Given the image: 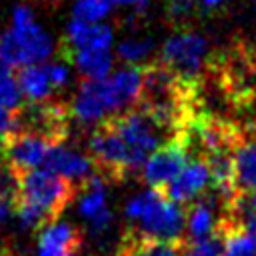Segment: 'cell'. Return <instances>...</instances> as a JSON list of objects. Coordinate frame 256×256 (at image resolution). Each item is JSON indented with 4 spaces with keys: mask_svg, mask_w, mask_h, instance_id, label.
<instances>
[{
    "mask_svg": "<svg viewBox=\"0 0 256 256\" xmlns=\"http://www.w3.org/2000/svg\"><path fill=\"white\" fill-rule=\"evenodd\" d=\"M112 12L110 0H74L72 4V20L102 24V20Z\"/></svg>",
    "mask_w": 256,
    "mask_h": 256,
    "instance_id": "cell-23",
    "label": "cell"
},
{
    "mask_svg": "<svg viewBox=\"0 0 256 256\" xmlns=\"http://www.w3.org/2000/svg\"><path fill=\"white\" fill-rule=\"evenodd\" d=\"M100 82V94L104 98L110 118L120 116L140 104L144 88V68L142 66H122L112 70V74Z\"/></svg>",
    "mask_w": 256,
    "mask_h": 256,
    "instance_id": "cell-6",
    "label": "cell"
},
{
    "mask_svg": "<svg viewBox=\"0 0 256 256\" xmlns=\"http://www.w3.org/2000/svg\"><path fill=\"white\" fill-rule=\"evenodd\" d=\"M22 108H24V96L18 88L16 76L12 74V68L4 64L0 68V110L18 114Z\"/></svg>",
    "mask_w": 256,
    "mask_h": 256,
    "instance_id": "cell-21",
    "label": "cell"
},
{
    "mask_svg": "<svg viewBox=\"0 0 256 256\" xmlns=\"http://www.w3.org/2000/svg\"><path fill=\"white\" fill-rule=\"evenodd\" d=\"M54 52L52 36L34 18L28 4H16L12 26L0 36V60L10 68H24L46 62Z\"/></svg>",
    "mask_w": 256,
    "mask_h": 256,
    "instance_id": "cell-2",
    "label": "cell"
},
{
    "mask_svg": "<svg viewBox=\"0 0 256 256\" xmlns=\"http://www.w3.org/2000/svg\"><path fill=\"white\" fill-rule=\"evenodd\" d=\"M222 256H256V234L224 220L222 224Z\"/></svg>",
    "mask_w": 256,
    "mask_h": 256,
    "instance_id": "cell-20",
    "label": "cell"
},
{
    "mask_svg": "<svg viewBox=\"0 0 256 256\" xmlns=\"http://www.w3.org/2000/svg\"><path fill=\"white\" fill-rule=\"evenodd\" d=\"M124 218L134 230V240L178 244L186 232V212L182 206L152 188L134 194L124 204Z\"/></svg>",
    "mask_w": 256,
    "mask_h": 256,
    "instance_id": "cell-1",
    "label": "cell"
},
{
    "mask_svg": "<svg viewBox=\"0 0 256 256\" xmlns=\"http://www.w3.org/2000/svg\"><path fill=\"white\" fill-rule=\"evenodd\" d=\"M2 66H4V62H2V60H0V68H2Z\"/></svg>",
    "mask_w": 256,
    "mask_h": 256,
    "instance_id": "cell-31",
    "label": "cell"
},
{
    "mask_svg": "<svg viewBox=\"0 0 256 256\" xmlns=\"http://www.w3.org/2000/svg\"><path fill=\"white\" fill-rule=\"evenodd\" d=\"M188 150H190V146L186 144V138L182 132L180 136H176L174 140H170L162 148H158L154 154H150L148 160L140 168L144 184H148V188H152V190L166 188L180 174V170L188 164V160H190Z\"/></svg>",
    "mask_w": 256,
    "mask_h": 256,
    "instance_id": "cell-9",
    "label": "cell"
},
{
    "mask_svg": "<svg viewBox=\"0 0 256 256\" xmlns=\"http://www.w3.org/2000/svg\"><path fill=\"white\" fill-rule=\"evenodd\" d=\"M74 186L46 168H38L20 176L18 202L38 210L48 222L58 220L62 210L74 198Z\"/></svg>",
    "mask_w": 256,
    "mask_h": 256,
    "instance_id": "cell-4",
    "label": "cell"
},
{
    "mask_svg": "<svg viewBox=\"0 0 256 256\" xmlns=\"http://www.w3.org/2000/svg\"><path fill=\"white\" fill-rule=\"evenodd\" d=\"M70 60H74L78 72L84 76V80H104L112 74L114 56L110 50H72Z\"/></svg>",
    "mask_w": 256,
    "mask_h": 256,
    "instance_id": "cell-19",
    "label": "cell"
},
{
    "mask_svg": "<svg viewBox=\"0 0 256 256\" xmlns=\"http://www.w3.org/2000/svg\"><path fill=\"white\" fill-rule=\"evenodd\" d=\"M180 256H222V232L206 240L188 242L180 248Z\"/></svg>",
    "mask_w": 256,
    "mask_h": 256,
    "instance_id": "cell-25",
    "label": "cell"
},
{
    "mask_svg": "<svg viewBox=\"0 0 256 256\" xmlns=\"http://www.w3.org/2000/svg\"><path fill=\"white\" fill-rule=\"evenodd\" d=\"M208 56V42L198 32H176L160 50V64L180 80L192 82L200 76Z\"/></svg>",
    "mask_w": 256,
    "mask_h": 256,
    "instance_id": "cell-5",
    "label": "cell"
},
{
    "mask_svg": "<svg viewBox=\"0 0 256 256\" xmlns=\"http://www.w3.org/2000/svg\"><path fill=\"white\" fill-rule=\"evenodd\" d=\"M210 186H212V176L206 160L190 158L188 164L180 170V174L164 188V196L178 206H186V204L190 206L192 202L202 198Z\"/></svg>",
    "mask_w": 256,
    "mask_h": 256,
    "instance_id": "cell-12",
    "label": "cell"
},
{
    "mask_svg": "<svg viewBox=\"0 0 256 256\" xmlns=\"http://www.w3.org/2000/svg\"><path fill=\"white\" fill-rule=\"evenodd\" d=\"M46 70H48V76H50V82H52L54 90L68 86V82H70V66H68V62L64 58H56V60L48 62Z\"/></svg>",
    "mask_w": 256,
    "mask_h": 256,
    "instance_id": "cell-26",
    "label": "cell"
},
{
    "mask_svg": "<svg viewBox=\"0 0 256 256\" xmlns=\"http://www.w3.org/2000/svg\"><path fill=\"white\" fill-rule=\"evenodd\" d=\"M14 214H16V202L6 200V198H0V226L6 224Z\"/></svg>",
    "mask_w": 256,
    "mask_h": 256,
    "instance_id": "cell-28",
    "label": "cell"
},
{
    "mask_svg": "<svg viewBox=\"0 0 256 256\" xmlns=\"http://www.w3.org/2000/svg\"><path fill=\"white\" fill-rule=\"evenodd\" d=\"M82 236L66 220L46 222L36 234V256H74Z\"/></svg>",
    "mask_w": 256,
    "mask_h": 256,
    "instance_id": "cell-14",
    "label": "cell"
},
{
    "mask_svg": "<svg viewBox=\"0 0 256 256\" xmlns=\"http://www.w3.org/2000/svg\"><path fill=\"white\" fill-rule=\"evenodd\" d=\"M42 168L54 172L56 176H60L74 188L84 186L92 176L98 174L96 164L90 158V154H84L78 148L66 146L64 142L52 144Z\"/></svg>",
    "mask_w": 256,
    "mask_h": 256,
    "instance_id": "cell-11",
    "label": "cell"
},
{
    "mask_svg": "<svg viewBox=\"0 0 256 256\" xmlns=\"http://www.w3.org/2000/svg\"><path fill=\"white\" fill-rule=\"evenodd\" d=\"M232 162L236 192L250 194L256 190V142L238 138L232 148Z\"/></svg>",
    "mask_w": 256,
    "mask_h": 256,
    "instance_id": "cell-17",
    "label": "cell"
},
{
    "mask_svg": "<svg viewBox=\"0 0 256 256\" xmlns=\"http://www.w3.org/2000/svg\"><path fill=\"white\" fill-rule=\"evenodd\" d=\"M194 4H196V0H168L166 10H168L170 20H174V22L188 20L194 12Z\"/></svg>",
    "mask_w": 256,
    "mask_h": 256,
    "instance_id": "cell-27",
    "label": "cell"
},
{
    "mask_svg": "<svg viewBox=\"0 0 256 256\" xmlns=\"http://www.w3.org/2000/svg\"><path fill=\"white\" fill-rule=\"evenodd\" d=\"M110 2L118 6H130L136 14H142L148 8V0H110Z\"/></svg>",
    "mask_w": 256,
    "mask_h": 256,
    "instance_id": "cell-29",
    "label": "cell"
},
{
    "mask_svg": "<svg viewBox=\"0 0 256 256\" xmlns=\"http://www.w3.org/2000/svg\"><path fill=\"white\" fill-rule=\"evenodd\" d=\"M220 202L226 206V202L218 194H208V196L204 194L202 198L190 204L186 212V232H184L188 242L206 240L222 230L224 220H220L218 216Z\"/></svg>",
    "mask_w": 256,
    "mask_h": 256,
    "instance_id": "cell-13",
    "label": "cell"
},
{
    "mask_svg": "<svg viewBox=\"0 0 256 256\" xmlns=\"http://www.w3.org/2000/svg\"><path fill=\"white\" fill-rule=\"evenodd\" d=\"M52 144H58V142H50L48 138H42L38 134H30V132L8 134L2 140L4 162L18 176H22L26 172H32V170H38L44 166Z\"/></svg>",
    "mask_w": 256,
    "mask_h": 256,
    "instance_id": "cell-10",
    "label": "cell"
},
{
    "mask_svg": "<svg viewBox=\"0 0 256 256\" xmlns=\"http://www.w3.org/2000/svg\"><path fill=\"white\" fill-rule=\"evenodd\" d=\"M76 212L84 220L92 238H104L110 232L114 224V212L108 204V188L102 174L92 176L84 186H80Z\"/></svg>",
    "mask_w": 256,
    "mask_h": 256,
    "instance_id": "cell-7",
    "label": "cell"
},
{
    "mask_svg": "<svg viewBox=\"0 0 256 256\" xmlns=\"http://www.w3.org/2000/svg\"><path fill=\"white\" fill-rule=\"evenodd\" d=\"M224 0H202V4L204 6H218V4H222Z\"/></svg>",
    "mask_w": 256,
    "mask_h": 256,
    "instance_id": "cell-30",
    "label": "cell"
},
{
    "mask_svg": "<svg viewBox=\"0 0 256 256\" xmlns=\"http://www.w3.org/2000/svg\"><path fill=\"white\" fill-rule=\"evenodd\" d=\"M16 82L24 100H28V104H46V100L54 94V86L50 82L46 64L20 68L16 74Z\"/></svg>",
    "mask_w": 256,
    "mask_h": 256,
    "instance_id": "cell-18",
    "label": "cell"
},
{
    "mask_svg": "<svg viewBox=\"0 0 256 256\" xmlns=\"http://www.w3.org/2000/svg\"><path fill=\"white\" fill-rule=\"evenodd\" d=\"M70 114L82 124H102L110 118L98 80H82L72 100Z\"/></svg>",
    "mask_w": 256,
    "mask_h": 256,
    "instance_id": "cell-15",
    "label": "cell"
},
{
    "mask_svg": "<svg viewBox=\"0 0 256 256\" xmlns=\"http://www.w3.org/2000/svg\"><path fill=\"white\" fill-rule=\"evenodd\" d=\"M88 150H90V158L96 164L98 174L104 172L110 176H122L126 172H132L128 148L108 120L98 124L96 130L90 134Z\"/></svg>",
    "mask_w": 256,
    "mask_h": 256,
    "instance_id": "cell-8",
    "label": "cell"
},
{
    "mask_svg": "<svg viewBox=\"0 0 256 256\" xmlns=\"http://www.w3.org/2000/svg\"><path fill=\"white\" fill-rule=\"evenodd\" d=\"M114 42V32L106 24H88L80 20H70L66 26V46L70 50H110Z\"/></svg>",
    "mask_w": 256,
    "mask_h": 256,
    "instance_id": "cell-16",
    "label": "cell"
},
{
    "mask_svg": "<svg viewBox=\"0 0 256 256\" xmlns=\"http://www.w3.org/2000/svg\"><path fill=\"white\" fill-rule=\"evenodd\" d=\"M154 52V40L142 38V36H128L116 46V54L126 66H136L148 60V56Z\"/></svg>",
    "mask_w": 256,
    "mask_h": 256,
    "instance_id": "cell-22",
    "label": "cell"
},
{
    "mask_svg": "<svg viewBox=\"0 0 256 256\" xmlns=\"http://www.w3.org/2000/svg\"><path fill=\"white\" fill-rule=\"evenodd\" d=\"M180 244L156 242V240H134L126 246L120 256H180Z\"/></svg>",
    "mask_w": 256,
    "mask_h": 256,
    "instance_id": "cell-24",
    "label": "cell"
},
{
    "mask_svg": "<svg viewBox=\"0 0 256 256\" xmlns=\"http://www.w3.org/2000/svg\"><path fill=\"white\" fill-rule=\"evenodd\" d=\"M108 122L114 126V130L120 134L122 142L128 148L132 172L140 170L150 154H154L166 142L180 136L178 130H174L142 106H136L120 116L108 118Z\"/></svg>",
    "mask_w": 256,
    "mask_h": 256,
    "instance_id": "cell-3",
    "label": "cell"
}]
</instances>
